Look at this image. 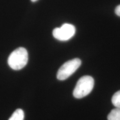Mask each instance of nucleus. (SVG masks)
I'll return each mask as SVG.
<instances>
[{
	"instance_id": "obj_1",
	"label": "nucleus",
	"mask_w": 120,
	"mask_h": 120,
	"mask_svg": "<svg viewBox=\"0 0 120 120\" xmlns=\"http://www.w3.org/2000/svg\"><path fill=\"white\" fill-rule=\"evenodd\" d=\"M28 60V52L23 47L17 48L10 54L8 58L9 66L14 70H20L26 66Z\"/></svg>"
},
{
	"instance_id": "obj_2",
	"label": "nucleus",
	"mask_w": 120,
	"mask_h": 120,
	"mask_svg": "<svg viewBox=\"0 0 120 120\" xmlns=\"http://www.w3.org/2000/svg\"><path fill=\"white\" fill-rule=\"evenodd\" d=\"M94 79L91 76H84L79 79L73 92L76 98H82L87 96L94 87Z\"/></svg>"
},
{
	"instance_id": "obj_3",
	"label": "nucleus",
	"mask_w": 120,
	"mask_h": 120,
	"mask_svg": "<svg viewBox=\"0 0 120 120\" xmlns=\"http://www.w3.org/2000/svg\"><path fill=\"white\" fill-rule=\"evenodd\" d=\"M81 64V61L76 58L67 61L61 66L57 73V78L60 81L65 80L77 71Z\"/></svg>"
},
{
	"instance_id": "obj_4",
	"label": "nucleus",
	"mask_w": 120,
	"mask_h": 120,
	"mask_svg": "<svg viewBox=\"0 0 120 120\" xmlns=\"http://www.w3.org/2000/svg\"><path fill=\"white\" fill-rule=\"evenodd\" d=\"M76 33V28L70 23H64L60 27L55 28L52 34L54 38L61 41H66L73 37Z\"/></svg>"
},
{
	"instance_id": "obj_5",
	"label": "nucleus",
	"mask_w": 120,
	"mask_h": 120,
	"mask_svg": "<svg viewBox=\"0 0 120 120\" xmlns=\"http://www.w3.org/2000/svg\"><path fill=\"white\" fill-rule=\"evenodd\" d=\"M25 113L22 109H19L13 112L8 120H23Z\"/></svg>"
},
{
	"instance_id": "obj_6",
	"label": "nucleus",
	"mask_w": 120,
	"mask_h": 120,
	"mask_svg": "<svg viewBox=\"0 0 120 120\" xmlns=\"http://www.w3.org/2000/svg\"><path fill=\"white\" fill-rule=\"evenodd\" d=\"M108 120H120V108L116 107L109 112L107 116Z\"/></svg>"
},
{
	"instance_id": "obj_7",
	"label": "nucleus",
	"mask_w": 120,
	"mask_h": 120,
	"mask_svg": "<svg viewBox=\"0 0 120 120\" xmlns=\"http://www.w3.org/2000/svg\"><path fill=\"white\" fill-rule=\"evenodd\" d=\"M112 103L115 107L120 108V90L113 95L112 97Z\"/></svg>"
},
{
	"instance_id": "obj_8",
	"label": "nucleus",
	"mask_w": 120,
	"mask_h": 120,
	"mask_svg": "<svg viewBox=\"0 0 120 120\" xmlns=\"http://www.w3.org/2000/svg\"><path fill=\"white\" fill-rule=\"evenodd\" d=\"M115 12L116 15H117L118 16H120V4L116 7Z\"/></svg>"
},
{
	"instance_id": "obj_9",
	"label": "nucleus",
	"mask_w": 120,
	"mask_h": 120,
	"mask_svg": "<svg viewBox=\"0 0 120 120\" xmlns=\"http://www.w3.org/2000/svg\"><path fill=\"white\" fill-rule=\"evenodd\" d=\"M31 1L33 2H36V1H38V0H31Z\"/></svg>"
}]
</instances>
